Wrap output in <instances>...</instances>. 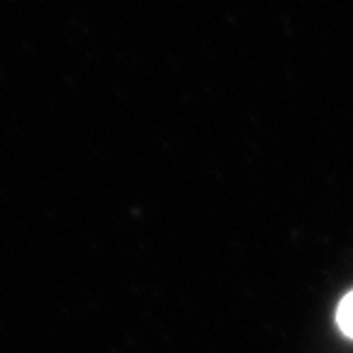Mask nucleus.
<instances>
[{"label": "nucleus", "mask_w": 353, "mask_h": 353, "mask_svg": "<svg viewBox=\"0 0 353 353\" xmlns=\"http://www.w3.org/2000/svg\"><path fill=\"white\" fill-rule=\"evenodd\" d=\"M336 324H339V329L346 334V336L353 339V292H348L346 297L341 299V304H339Z\"/></svg>", "instance_id": "nucleus-1"}]
</instances>
